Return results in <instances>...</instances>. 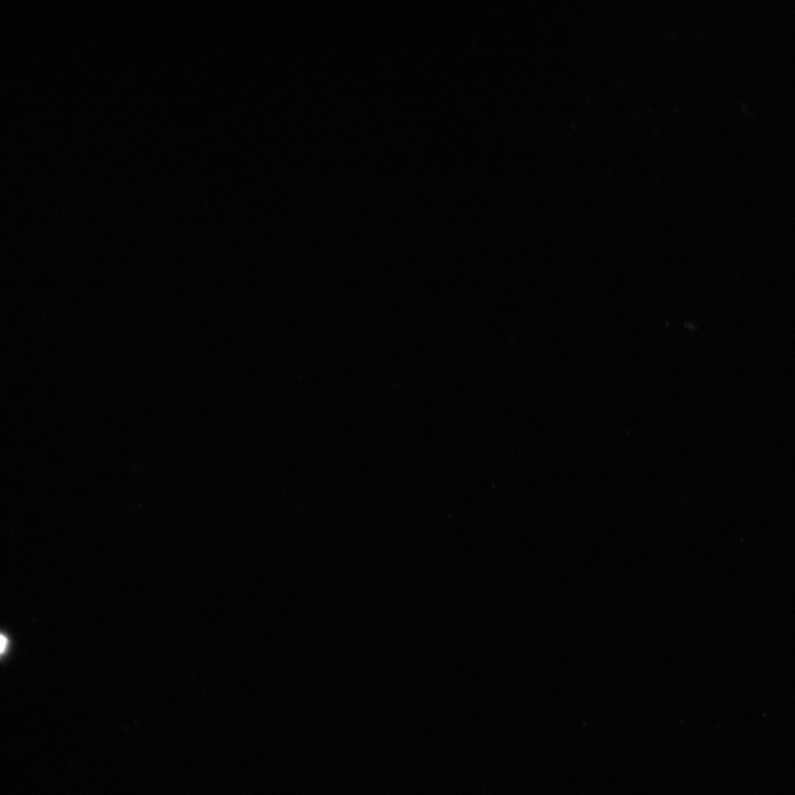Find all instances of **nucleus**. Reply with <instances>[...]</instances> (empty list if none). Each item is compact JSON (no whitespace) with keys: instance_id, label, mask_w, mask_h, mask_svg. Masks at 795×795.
Segmentation results:
<instances>
[{"instance_id":"obj_1","label":"nucleus","mask_w":795,"mask_h":795,"mask_svg":"<svg viewBox=\"0 0 795 795\" xmlns=\"http://www.w3.org/2000/svg\"><path fill=\"white\" fill-rule=\"evenodd\" d=\"M8 641L4 635L0 634V654H3L7 649Z\"/></svg>"}]
</instances>
